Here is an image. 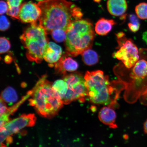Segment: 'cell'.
Masks as SVG:
<instances>
[{
    "label": "cell",
    "mask_w": 147,
    "mask_h": 147,
    "mask_svg": "<svg viewBox=\"0 0 147 147\" xmlns=\"http://www.w3.org/2000/svg\"><path fill=\"white\" fill-rule=\"evenodd\" d=\"M38 5L41 11L39 24L47 34L57 29L67 32L74 22L83 16L80 8L66 0H44Z\"/></svg>",
    "instance_id": "cell-1"
},
{
    "label": "cell",
    "mask_w": 147,
    "mask_h": 147,
    "mask_svg": "<svg viewBox=\"0 0 147 147\" xmlns=\"http://www.w3.org/2000/svg\"><path fill=\"white\" fill-rule=\"evenodd\" d=\"M46 75L41 77L32 91L29 104L43 116H53L59 111L63 103L61 98L47 79Z\"/></svg>",
    "instance_id": "cell-2"
},
{
    "label": "cell",
    "mask_w": 147,
    "mask_h": 147,
    "mask_svg": "<svg viewBox=\"0 0 147 147\" xmlns=\"http://www.w3.org/2000/svg\"><path fill=\"white\" fill-rule=\"evenodd\" d=\"M87 97L93 104L114 107L117 104V97L114 96L115 90L109 77L102 71H87L84 76Z\"/></svg>",
    "instance_id": "cell-3"
},
{
    "label": "cell",
    "mask_w": 147,
    "mask_h": 147,
    "mask_svg": "<svg viewBox=\"0 0 147 147\" xmlns=\"http://www.w3.org/2000/svg\"><path fill=\"white\" fill-rule=\"evenodd\" d=\"M67 32L65 46L67 55L76 57L91 48L95 34L92 24L89 20L82 19L74 22Z\"/></svg>",
    "instance_id": "cell-4"
},
{
    "label": "cell",
    "mask_w": 147,
    "mask_h": 147,
    "mask_svg": "<svg viewBox=\"0 0 147 147\" xmlns=\"http://www.w3.org/2000/svg\"><path fill=\"white\" fill-rule=\"evenodd\" d=\"M47 33L39 24H31L24 31L20 39L27 49L26 56L30 61L41 63L48 45Z\"/></svg>",
    "instance_id": "cell-5"
},
{
    "label": "cell",
    "mask_w": 147,
    "mask_h": 147,
    "mask_svg": "<svg viewBox=\"0 0 147 147\" xmlns=\"http://www.w3.org/2000/svg\"><path fill=\"white\" fill-rule=\"evenodd\" d=\"M140 56L139 60L132 68L130 78L135 98L140 97L147 104V49H141Z\"/></svg>",
    "instance_id": "cell-6"
},
{
    "label": "cell",
    "mask_w": 147,
    "mask_h": 147,
    "mask_svg": "<svg viewBox=\"0 0 147 147\" xmlns=\"http://www.w3.org/2000/svg\"><path fill=\"white\" fill-rule=\"evenodd\" d=\"M123 32L117 34V36L119 49L114 53V57L122 61L128 69L132 68L140 58L137 47L132 40L127 39Z\"/></svg>",
    "instance_id": "cell-7"
},
{
    "label": "cell",
    "mask_w": 147,
    "mask_h": 147,
    "mask_svg": "<svg viewBox=\"0 0 147 147\" xmlns=\"http://www.w3.org/2000/svg\"><path fill=\"white\" fill-rule=\"evenodd\" d=\"M63 80L68 87L67 94L62 100L63 104H68L79 100L82 102L87 97V90L84 77L79 73H72L64 77Z\"/></svg>",
    "instance_id": "cell-8"
},
{
    "label": "cell",
    "mask_w": 147,
    "mask_h": 147,
    "mask_svg": "<svg viewBox=\"0 0 147 147\" xmlns=\"http://www.w3.org/2000/svg\"><path fill=\"white\" fill-rule=\"evenodd\" d=\"M36 117L33 114L23 115L9 121L2 127L10 136L18 133L23 129L34 125Z\"/></svg>",
    "instance_id": "cell-9"
},
{
    "label": "cell",
    "mask_w": 147,
    "mask_h": 147,
    "mask_svg": "<svg viewBox=\"0 0 147 147\" xmlns=\"http://www.w3.org/2000/svg\"><path fill=\"white\" fill-rule=\"evenodd\" d=\"M41 11L38 4L30 1L20 7L19 20L24 23H35L39 20Z\"/></svg>",
    "instance_id": "cell-10"
},
{
    "label": "cell",
    "mask_w": 147,
    "mask_h": 147,
    "mask_svg": "<svg viewBox=\"0 0 147 147\" xmlns=\"http://www.w3.org/2000/svg\"><path fill=\"white\" fill-rule=\"evenodd\" d=\"M62 49L59 45L53 42H49L43 57V59L53 67L59 61L62 56Z\"/></svg>",
    "instance_id": "cell-11"
},
{
    "label": "cell",
    "mask_w": 147,
    "mask_h": 147,
    "mask_svg": "<svg viewBox=\"0 0 147 147\" xmlns=\"http://www.w3.org/2000/svg\"><path fill=\"white\" fill-rule=\"evenodd\" d=\"M66 55L62 56L57 63L55 64L54 67L56 71L58 73L65 74L67 72H71L76 71L78 67V64L76 61Z\"/></svg>",
    "instance_id": "cell-12"
},
{
    "label": "cell",
    "mask_w": 147,
    "mask_h": 147,
    "mask_svg": "<svg viewBox=\"0 0 147 147\" xmlns=\"http://www.w3.org/2000/svg\"><path fill=\"white\" fill-rule=\"evenodd\" d=\"M98 117L101 122L112 128L117 127L116 123L117 114L115 111L110 107H104L100 110Z\"/></svg>",
    "instance_id": "cell-13"
},
{
    "label": "cell",
    "mask_w": 147,
    "mask_h": 147,
    "mask_svg": "<svg viewBox=\"0 0 147 147\" xmlns=\"http://www.w3.org/2000/svg\"><path fill=\"white\" fill-rule=\"evenodd\" d=\"M107 5L108 12L115 16L123 15L127 9L126 0H108Z\"/></svg>",
    "instance_id": "cell-14"
},
{
    "label": "cell",
    "mask_w": 147,
    "mask_h": 147,
    "mask_svg": "<svg viewBox=\"0 0 147 147\" xmlns=\"http://www.w3.org/2000/svg\"><path fill=\"white\" fill-rule=\"evenodd\" d=\"M116 24L113 20L101 18L95 24V31L100 36H106L112 30L114 26Z\"/></svg>",
    "instance_id": "cell-15"
},
{
    "label": "cell",
    "mask_w": 147,
    "mask_h": 147,
    "mask_svg": "<svg viewBox=\"0 0 147 147\" xmlns=\"http://www.w3.org/2000/svg\"><path fill=\"white\" fill-rule=\"evenodd\" d=\"M1 98L5 103L11 105L16 102L18 97L15 90L12 87H8L2 92Z\"/></svg>",
    "instance_id": "cell-16"
},
{
    "label": "cell",
    "mask_w": 147,
    "mask_h": 147,
    "mask_svg": "<svg viewBox=\"0 0 147 147\" xmlns=\"http://www.w3.org/2000/svg\"><path fill=\"white\" fill-rule=\"evenodd\" d=\"M82 59L86 65L91 66L98 63V56L95 51L91 49H88L82 54Z\"/></svg>",
    "instance_id": "cell-17"
},
{
    "label": "cell",
    "mask_w": 147,
    "mask_h": 147,
    "mask_svg": "<svg viewBox=\"0 0 147 147\" xmlns=\"http://www.w3.org/2000/svg\"><path fill=\"white\" fill-rule=\"evenodd\" d=\"M52 87L62 100L67 92L68 87L67 82L63 80H57L53 84Z\"/></svg>",
    "instance_id": "cell-18"
},
{
    "label": "cell",
    "mask_w": 147,
    "mask_h": 147,
    "mask_svg": "<svg viewBox=\"0 0 147 147\" xmlns=\"http://www.w3.org/2000/svg\"><path fill=\"white\" fill-rule=\"evenodd\" d=\"M135 11L137 16L139 19L147 20V3H139L136 6Z\"/></svg>",
    "instance_id": "cell-19"
},
{
    "label": "cell",
    "mask_w": 147,
    "mask_h": 147,
    "mask_svg": "<svg viewBox=\"0 0 147 147\" xmlns=\"http://www.w3.org/2000/svg\"><path fill=\"white\" fill-rule=\"evenodd\" d=\"M53 39L58 42H62L65 41L67 36V32L63 29H55L51 32Z\"/></svg>",
    "instance_id": "cell-20"
},
{
    "label": "cell",
    "mask_w": 147,
    "mask_h": 147,
    "mask_svg": "<svg viewBox=\"0 0 147 147\" xmlns=\"http://www.w3.org/2000/svg\"><path fill=\"white\" fill-rule=\"evenodd\" d=\"M130 22L128 24V27L130 31L136 32L139 31L140 28V23L138 18L134 14L130 15L129 16Z\"/></svg>",
    "instance_id": "cell-21"
},
{
    "label": "cell",
    "mask_w": 147,
    "mask_h": 147,
    "mask_svg": "<svg viewBox=\"0 0 147 147\" xmlns=\"http://www.w3.org/2000/svg\"><path fill=\"white\" fill-rule=\"evenodd\" d=\"M0 45H1V54H4L8 52L10 50L11 44L9 40L4 37L0 38Z\"/></svg>",
    "instance_id": "cell-22"
},
{
    "label": "cell",
    "mask_w": 147,
    "mask_h": 147,
    "mask_svg": "<svg viewBox=\"0 0 147 147\" xmlns=\"http://www.w3.org/2000/svg\"><path fill=\"white\" fill-rule=\"evenodd\" d=\"M10 23L6 16H1L0 18V29L2 31L6 30L10 26Z\"/></svg>",
    "instance_id": "cell-23"
},
{
    "label": "cell",
    "mask_w": 147,
    "mask_h": 147,
    "mask_svg": "<svg viewBox=\"0 0 147 147\" xmlns=\"http://www.w3.org/2000/svg\"><path fill=\"white\" fill-rule=\"evenodd\" d=\"M20 7L9 8L7 12V14L13 18L19 20Z\"/></svg>",
    "instance_id": "cell-24"
},
{
    "label": "cell",
    "mask_w": 147,
    "mask_h": 147,
    "mask_svg": "<svg viewBox=\"0 0 147 147\" xmlns=\"http://www.w3.org/2000/svg\"><path fill=\"white\" fill-rule=\"evenodd\" d=\"M9 8L19 7L21 6L23 0H6Z\"/></svg>",
    "instance_id": "cell-25"
},
{
    "label": "cell",
    "mask_w": 147,
    "mask_h": 147,
    "mask_svg": "<svg viewBox=\"0 0 147 147\" xmlns=\"http://www.w3.org/2000/svg\"><path fill=\"white\" fill-rule=\"evenodd\" d=\"M8 9V5L7 3L4 1H1L0 2V14L1 16L7 12Z\"/></svg>",
    "instance_id": "cell-26"
},
{
    "label": "cell",
    "mask_w": 147,
    "mask_h": 147,
    "mask_svg": "<svg viewBox=\"0 0 147 147\" xmlns=\"http://www.w3.org/2000/svg\"><path fill=\"white\" fill-rule=\"evenodd\" d=\"M8 108L6 105V103L1 98V109H0V115L6 113Z\"/></svg>",
    "instance_id": "cell-27"
},
{
    "label": "cell",
    "mask_w": 147,
    "mask_h": 147,
    "mask_svg": "<svg viewBox=\"0 0 147 147\" xmlns=\"http://www.w3.org/2000/svg\"><path fill=\"white\" fill-rule=\"evenodd\" d=\"M144 129L145 133L147 134V119L144 124Z\"/></svg>",
    "instance_id": "cell-28"
},
{
    "label": "cell",
    "mask_w": 147,
    "mask_h": 147,
    "mask_svg": "<svg viewBox=\"0 0 147 147\" xmlns=\"http://www.w3.org/2000/svg\"><path fill=\"white\" fill-rule=\"evenodd\" d=\"M95 2H96L97 3H100L101 1V0H94Z\"/></svg>",
    "instance_id": "cell-29"
},
{
    "label": "cell",
    "mask_w": 147,
    "mask_h": 147,
    "mask_svg": "<svg viewBox=\"0 0 147 147\" xmlns=\"http://www.w3.org/2000/svg\"><path fill=\"white\" fill-rule=\"evenodd\" d=\"M36 1H38L39 2H40V1H44V0H36Z\"/></svg>",
    "instance_id": "cell-30"
},
{
    "label": "cell",
    "mask_w": 147,
    "mask_h": 147,
    "mask_svg": "<svg viewBox=\"0 0 147 147\" xmlns=\"http://www.w3.org/2000/svg\"><path fill=\"white\" fill-rule=\"evenodd\" d=\"M74 1H77V0H74Z\"/></svg>",
    "instance_id": "cell-31"
}]
</instances>
